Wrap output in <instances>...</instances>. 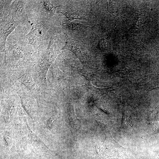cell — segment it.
Returning <instances> with one entry per match:
<instances>
[{
    "instance_id": "1",
    "label": "cell",
    "mask_w": 159,
    "mask_h": 159,
    "mask_svg": "<svg viewBox=\"0 0 159 159\" xmlns=\"http://www.w3.org/2000/svg\"><path fill=\"white\" fill-rule=\"evenodd\" d=\"M40 27L33 25L30 31L26 35L27 43L31 44L34 46H37L40 44L43 37L42 29Z\"/></svg>"
},
{
    "instance_id": "2",
    "label": "cell",
    "mask_w": 159,
    "mask_h": 159,
    "mask_svg": "<svg viewBox=\"0 0 159 159\" xmlns=\"http://www.w3.org/2000/svg\"><path fill=\"white\" fill-rule=\"evenodd\" d=\"M14 20V19H11L1 28L0 44L1 48L5 49L7 37L13 31L18 24V21H16Z\"/></svg>"
},
{
    "instance_id": "3",
    "label": "cell",
    "mask_w": 159,
    "mask_h": 159,
    "mask_svg": "<svg viewBox=\"0 0 159 159\" xmlns=\"http://www.w3.org/2000/svg\"><path fill=\"white\" fill-rule=\"evenodd\" d=\"M82 46H83V45L80 41L67 36L66 37L65 44L63 49L72 50L79 49Z\"/></svg>"
},
{
    "instance_id": "4",
    "label": "cell",
    "mask_w": 159,
    "mask_h": 159,
    "mask_svg": "<svg viewBox=\"0 0 159 159\" xmlns=\"http://www.w3.org/2000/svg\"><path fill=\"white\" fill-rule=\"evenodd\" d=\"M25 2L23 1H16L12 4L11 7V10L15 14L19 13L24 14L25 12Z\"/></svg>"
},
{
    "instance_id": "5",
    "label": "cell",
    "mask_w": 159,
    "mask_h": 159,
    "mask_svg": "<svg viewBox=\"0 0 159 159\" xmlns=\"http://www.w3.org/2000/svg\"><path fill=\"white\" fill-rule=\"evenodd\" d=\"M61 13L65 15L71 21L74 19L87 20L86 17V15L80 13L64 11L61 12Z\"/></svg>"
},
{
    "instance_id": "6",
    "label": "cell",
    "mask_w": 159,
    "mask_h": 159,
    "mask_svg": "<svg viewBox=\"0 0 159 159\" xmlns=\"http://www.w3.org/2000/svg\"><path fill=\"white\" fill-rule=\"evenodd\" d=\"M66 24L67 26L69 29L77 31L86 29L88 27H90L86 26L82 24L77 23L69 22Z\"/></svg>"
},
{
    "instance_id": "7",
    "label": "cell",
    "mask_w": 159,
    "mask_h": 159,
    "mask_svg": "<svg viewBox=\"0 0 159 159\" xmlns=\"http://www.w3.org/2000/svg\"><path fill=\"white\" fill-rule=\"evenodd\" d=\"M43 4L46 10L52 15L55 13L56 8L58 7L54 6L50 3L49 1H44Z\"/></svg>"
}]
</instances>
